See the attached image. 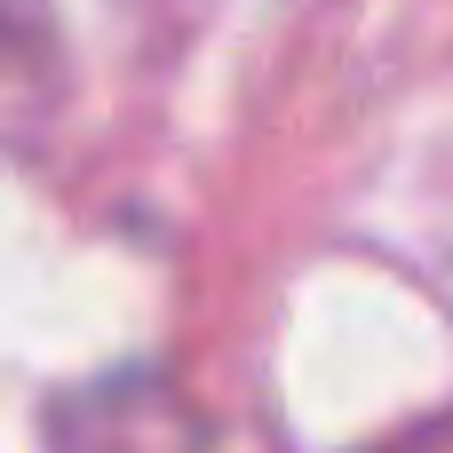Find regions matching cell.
I'll return each mask as SVG.
<instances>
[{"label": "cell", "mask_w": 453, "mask_h": 453, "mask_svg": "<svg viewBox=\"0 0 453 453\" xmlns=\"http://www.w3.org/2000/svg\"><path fill=\"white\" fill-rule=\"evenodd\" d=\"M56 453H199V414L159 374H111L56 406Z\"/></svg>", "instance_id": "6da1fadb"}]
</instances>
